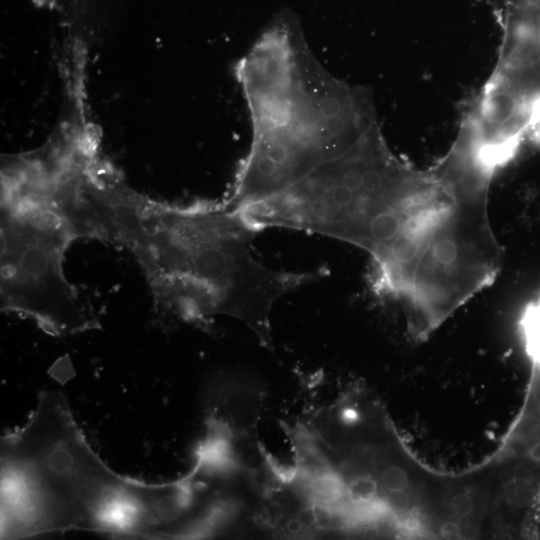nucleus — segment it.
<instances>
[{
	"label": "nucleus",
	"mask_w": 540,
	"mask_h": 540,
	"mask_svg": "<svg viewBox=\"0 0 540 540\" xmlns=\"http://www.w3.org/2000/svg\"><path fill=\"white\" fill-rule=\"evenodd\" d=\"M1 539L89 531L167 539L208 529L215 510L208 474L148 483L111 469L89 445L60 390L38 393L26 422L0 441Z\"/></svg>",
	"instance_id": "nucleus-1"
},
{
	"label": "nucleus",
	"mask_w": 540,
	"mask_h": 540,
	"mask_svg": "<svg viewBox=\"0 0 540 540\" xmlns=\"http://www.w3.org/2000/svg\"><path fill=\"white\" fill-rule=\"evenodd\" d=\"M88 199L93 238L133 255L158 312L195 323L229 316L267 348L275 302L327 272L265 266L253 251L261 229L225 200L162 203L129 189L112 173L90 187Z\"/></svg>",
	"instance_id": "nucleus-2"
},
{
	"label": "nucleus",
	"mask_w": 540,
	"mask_h": 540,
	"mask_svg": "<svg viewBox=\"0 0 540 540\" xmlns=\"http://www.w3.org/2000/svg\"><path fill=\"white\" fill-rule=\"evenodd\" d=\"M236 76L252 141L225 199L235 209L281 193L378 126L368 93L329 74L303 35L257 41L237 64Z\"/></svg>",
	"instance_id": "nucleus-3"
},
{
	"label": "nucleus",
	"mask_w": 540,
	"mask_h": 540,
	"mask_svg": "<svg viewBox=\"0 0 540 540\" xmlns=\"http://www.w3.org/2000/svg\"><path fill=\"white\" fill-rule=\"evenodd\" d=\"M90 154L50 151L5 164L1 192V310L67 336L99 326L64 274L71 244L87 238L84 181Z\"/></svg>",
	"instance_id": "nucleus-4"
},
{
	"label": "nucleus",
	"mask_w": 540,
	"mask_h": 540,
	"mask_svg": "<svg viewBox=\"0 0 540 540\" xmlns=\"http://www.w3.org/2000/svg\"><path fill=\"white\" fill-rule=\"evenodd\" d=\"M306 455L352 523L434 537L446 516L450 474L420 463L381 403L354 389L304 425Z\"/></svg>",
	"instance_id": "nucleus-5"
},
{
	"label": "nucleus",
	"mask_w": 540,
	"mask_h": 540,
	"mask_svg": "<svg viewBox=\"0 0 540 540\" xmlns=\"http://www.w3.org/2000/svg\"><path fill=\"white\" fill-rule=\"evenodd\" d=\"M426 179V170L392 152L378 125L347 152L255 204L250 216L263 229L317 233L369 252L386 241Z\"/></svg>",
	"instance_id": "nucleus-6"
},
{
	"label": "nucleus",
	"mask_w": 540,
	"mask_h": 540,
	"mask_svg": "<svg viewBox=\"0 0 540 540\" xmlns=\"http://www.w3.org/2000/svg\"><path fill=\"white\" fill-rule=\"evenodd\" d=\"M518 326L530 376L521 408L491 457L513 475L540 486V295L522 310Z\"/></svg>",
	"instance_id": "nucleus-7"
},
{
	"label": "nucleus",
	"mask_w": 540,
	"mask_h": 540,
	"mask_svg": "<svg viewBox=\"0 0 540 540\" xmlns=\"http://www.w3.org/2000/svg\"><path fill=\"white\" fill-rule=\"evenodd\" d=\"M482 465H483V462H482ZM483 466H484V465H483ZM484 468H485V467H484ZM485 470H486V472H487V474H488V476H489V478H490V480H491V483H492V479H491V477H490V475H489V473H488V471H487L486 468H485ZM492 486H493V484H492ZM493 488H494V486H493ZM493 490H494V489H493ZM494 494H495V491H494ZM495 502H496V497H495ZM496 517H497V516H496ZM497 526H498V522H497ZM497 529H498V531H499V532H498V535H499V537H501L502 535H501L499 526L497 527ZM501 538H503V537H501Z\"/></svg>",
	"instance_id": "nucleus-8"
}]
</instances>
